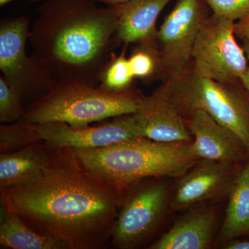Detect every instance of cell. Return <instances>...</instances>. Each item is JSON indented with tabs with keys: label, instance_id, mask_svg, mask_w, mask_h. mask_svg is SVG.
Listing matches in <instances>:
<instances>
[{
	"label": "cell",
	"instance_id": "7a4b0ae2",
	"mask_svg": "<svg viewBox=\"0 0 249 249\" xmlns=\"http://www.w3.org/2000/svg\"><path fill=\"white\" fill-rule=\"evenodd\" d=\"M117 19L112 6L94 0H45L31 26L32 55L56 78L97 87L114 49Z\"/></svg>",
	"mask_w": 249,
	"mask_h": 249
},
{
	"label": "cell",
	"instance_id": "6da1fadb",
	"mask_svg": "<svg viewBox=\"0 0 249 249\" xmlns=\"http://www.w3.org/2000/svg\"><path fill=\"white\" fill-rule=\"evenodd\" d=\"M48 148L42 177L0 191L1 206L68 249L109 248L124 186L88 169L73 149Z\"/></svg>",
	"mask_w": 249,
	"mask_h": 249
},
{
	"label": "cell",
	"instance_id": "30bf717a",
	"mask_svg": "<svg viewBox=\"0 0 249 249\" xmlns=\"http://www.w3.org/2000/svg\"><path fill=\"white\" fill-rule=\"evenodd\" d=\"M245 163L198 160L178 178L170 207L175 211L188 210L229 196Z\"/></svg>",
	"mask_w": 249,
	"mask_h": 249
},
{
	"label": "cell",
	"instance_id": "8992f818",
	"mask_svg": "<svg viewBox=\"0 0 249 249\" xmlns=\"http://www.w3.org/2000/svg\"><path fill=\"white\" fill-rule=\"evenodd\" d=\"M164 178H140L124 187L110 247L139 249L155 242L171 209L172 192Z\"/></svg>",
	"mask_w": 249,
	"mask_h": 249
},
{
	"label": "cell",
	"instance_id": "7c38bea8",
	"mask_svg": "<svg viewBox=\"0 0 249 249\" xmlns=\"http://www.w3.org/2000/svg\"><path fill=\"white\" fill-rule=\"evenodd\" d=\"M193 136L192 149L199 160L246 163L249 151L240 137L204 111L196 110L187 119Z\"/></svg>",
	"mask_w": 249,
	"mask_h": 249
},
{
	"label": "cell",
	"instance_id": "ac0fdd59",
	"mask_svg": "<svg viewBox=\"0 0 249 249\" xmlns=\"http://www.w3.org/2000/svg\"><path fill=\"white\" fill-rule=\"evenodd\" d=\"M225 217L219 232L222 242L249 236V160L241 170L229 196Z\"/></svg>",
	"mask_w": 249,
	"mask_h": 249
},
{
	"label": "cell",
	"instance_id": "8fae6325",
	"mask_svg": "<svg viewBox=\"0 0 249 249\" xmlns=\"http://www.w3.org/2000/svg\"><path fill=\"white\" fill-rule=\"evenodd\" d=\"M37 125L42 142L52 148L90 150L142 137L133 114L117 116L96 126L73 127L58 121Z\"/></svg>",
	"mask_w": 249,
	"mask_h": 249
},
{
	"label": "cell",
	"instance_id": "44dd1931",
	"mask_svg": "<svg viewBox=\"0 0 249 249\" xmlns=\"http://www.w3.org/2000/svg\"><path fill=\"white\" fill-rule=\"evenodd\" d=\"M131 70L136 78L150 84L158 78L160 59L155 45H134L128 57Z\"/></svg>",
	"mask_w": 249,
	"mask_h": 249
},
{
	"label": "cell",
	"instance_id": "ba28073f",
	"mask_svg": "<svg viewBox=\"0 0 249 249\" xmlns=\"http://www.w3.org/2000/svg\"><path fill=\"white\" fill-rule=\"evenodd\" d=\"M235 22L213 14L203 24L192 52V64L201 76L219 82L247 79L249 62L237 43Z\"/></svg>",
	"mask_w": 249,
	"mask_h": 249
},
{
	"label": "cell",
	"instance_id": "5b68a950",
	"mask_svg": "<svg viewBox=\"0 0 249 249\" xmlns=\"http://www.w3.org/2000/svg\"><path fill=\"white\" fill-rule=\"evenodd\" d=\"M161 85L183 119L204 111L235 132L249 151V92L242 80L210 79L199 75L191 62L183 73Z\"/></svg>",
	"mask_w": 249,
	"mask_h": 249
},
{
	"label": "cell",
	"instance_id": "603a6c76",
	"mask_svg": "<svg viewBox=\"0 0 249 249\" xmlns=\"http://www.w3.org/2000/svg\"><path fill=\"white\" fill-rule=\"evenodd\" d=\"M213 14L239 21L249 16V0H206Z\"/></svg>",
	"mask_w": 249,
	"mask_h": 249
},
{
	"label": "cell",
	"instance_id": "83f0119b",
	"mask_svg": "<svg viewBox=\"0 0 249 249\" xmlns=\"http://www.w3.org/2000/svg\"><path fill=\"white\" fill-rule=\"evenodd\" d=\"M15 1V0H0V6L3 7L5 5L9 4L11 1ZM29 1H32V2H36V1H40V0H28Z\"/></svg>",
	"mask_w": 249,
	"mask_h": 249
},
{
	"label": "cell",
	"instance_id": "cb8c5ba5",
	"mask_svg": "<svg viewBox=\"0 0 249 249\" xmlns=\"http://www.w3.org/2000/svg\"><path fill=\"white\" fill-rule=\"evenodd\" d=\"M235 34L242 42H249V16L235 22Z\"/></svg>",
	"mask_w": 249,
	"mask_h": 249
},
{
	"label": "cell",
	"instance_id": "3957f363",
	"mask_svg": "<svg viewBox=\"0 0 249 249\" xmlns=\"http://www.w3.org/2000/svg\"><path fill=\"white\" fill-rule=\"evenodd\" d=\"M73 150L93 173L124 186L150 177L180 178L199 160L193 153L192 142H160L145 137Z\"/></svg>",
	"mask_w": 249,
	"mask_h": 249
},
{
	"label": "cell",
	"instance_id": "4316f807",
	"mask_svg": "<svg viewBox=\"0 0 249 249\" xmlns=\"http://www.w3.org/2000/svg\"><path fill=\"white\" fill-rule=\"evenodd\" d=\"M98 4H103L106 6H114L117 5L124 4L129 0H94Z\"/></svg>",
	"mask_w": 249,
	"mask_h": 249
},
{
	"label": "cell",
	"instance_id": "d4e9b609",
	"mask_svg": "<svg viewBox=\"0 0 249 249\" xmlns=\"http://www.w3.org/2000/svg\"><path fill=\"white\" fill-rule=\"evenodd\" d=\"M225 249H249V240H239L238 239L226 242L223 245Z\"/></svg>",
	"mask_w": 249,
	"mask_h": 249
},
{
	"label": "cell",
	"instance_id": "e0dca14e",
	"mask_svg": "<svg viewBox=\"0 0 249 249\" xmlns=\"http://www.w3.org/2000/svg\"><path fill=\"white\" fill-rule=\"evenodd\" d=\"M0 245L12 249H68L62 241L36 231L16 213L1 206Z\"/></svg>",
	"mask_w": 249,
	"mask_h": 249
},
{
	"label": "cell",
	"instance_id": "484cf974",
	"mask_svg": "<svg viewBox=\"0 0 249 249\" xmlns=\"http://www.w3.org/2000/svg\"><path fill=\"white\" fill-rule=\"evenodd\" d=\"M242 47L245 50L246 55H247V59L249 62L248 73H247V79H246L244 85H245L246 88L248 90L249 92V41H244L242 42Z\"/></svg>",
	"mask_w": 249,
	"mask_h": 249
},
{
	"label": "cell",
	"instance_id": "9c48e42d",
	"mask_svg": "<svg viewBox=\"0 0 249 249\" xmlns=\"http://www.w3.org/2000/svg\"><path fill=\"white\" fill-rule=\"evenodd\" d=\"M206 0H178L167 15L157 35L156 47L160 59L157 80L162 83L186 70L198 34L209 18Z\"/></svg>",
	"mask_w": 249,
	"mask_h": 249
},
{
	"label": "cell",
	"instance_id": "52a82bcc",
	"mask_svg": "<svg viewBox=\"0 0 249 249\" xmlns=\"http://www.w3.org/2000/svg\"><path fill=\"white\" fill-rule=\"evenodd\" d=\"M30 29L27 15L0 21V70L27 106L43 97L58 80L38 59L28 55Z\"/></svg>",
	"mask_w": 249,
	"mask_h": 249
},
{
	"label": "cell",
	"instance_id": "4fadbf2b",
	"mask_svg": "<svg viewBox=\"0 0 249 249\" xmlns=\"http://www.w3.org/2000/svg\"><path fill=\"white\" fill-rule=\"evenodd\" d=\"M134 119L142 137L156 142H193L186 121L170 101L162 85L145 96Z\"/></svg>",
	"mask_w": 249,
	"mask_h": 249
},
{
	"label": "cell",
	"instance_id": "ffe728a7",
	"mask_svg": "<svg viewBox=\"0 0 249 249\" xmlns=\"http://www.w3.org/2000/svg\"><path fill=\"white\" fill-rule=\"evenodd\" d=\"M39 142L42 141L37 124L19 120L0 124V154L19 151Z\"/></svg>",
	"mask_w": 249,
	"mask_h": 249
},
{
	"label": "cell",
	"instance_id": "5bb4252c",
	"mask_svg": "<svg viewBox=\"0 0 249 249\" xmlns=\"http://www.w3.org/2000/svg\"><path fill=\"white\" fill-rule=\"evenodd\" d=\"M171 229L149 249H208L211 248L217 227L215 208L207 205L188 209Z\"/></svg>",
	"mask_w": 249,
	"mask_h": 249
},
{
	"label": "cell",
	"instance_id": "277c9868",
	"mask_svg": "<svg viewBox=\"0 0 249 249\" xmlns=\"http://www.w3.org/2000/svg\"><path fill=\"white\" fill-rule=\"evenodd\" d=\"M145 96L137 88L113 94L76 80L58 78L43 97L26 106L21 120L36 124L58 121L85 127L137 112Z\"/></svg>",
	"mask_w": 249,
	"mask_h": 249
},
{
	"label": "cell",
	"instance_id": "2e32d148",
	"mask_svg": "<svg viewBox=\"0 0 249 249\" xmlns=\"http://www.w3.org/2000/svg\"><path fill=\"white\" fill-rule=\"evenodd\" d=\"M48 156V147L43 142L12 153L0 154V191L37 181L43 174Z\"/></svg>",
	"mask_w": 249,
	"mask_h": 249
},
{
	"label": "cell",
	"instance_id": "9a60e30c",
	"mask_svg": "<svg viewBox=\"0 0 249 249\" xmlns=\"http://www.w3.org/2000/svg\"><path fill=\"white\" fill-rule=\"evenodd\" d=\"M172 0H129L112 6L117 19L118 45L156 46L157 20Z\"/></svg>",
	"mask_w": 249,
	"mask_h": 249
},
{
	"label": "cell",
	"instance_id": "7402d4cb",
	"mask_svg": "<svg viewBox=\"0 0 249 249\" xmlns=\"http://www.w3.org/2000/svg\"><path fill=\"white\" fill-rule=\"evenodd\" d=\"M26 110L22 96L0 77V121L1 124H12L21 120Z\"/></svg>",
	"mask_w": 249,
	"mask_h": 249
},
{
	"label": "cell",
	"instance_id": "d6986e66",
	"mask_svg": "<svg viewBox=\"0 0 249 249\" xmlns=\"http://www.w3.org/2000/svg\"><path fill=\"white\" fill-rule=\"evenodd\" d=\"M127 45H124L121 53L113 52L105 65L98 88L103 91L113 94L128 92L135 89L134 76L127 55Z\"/></svg>",
	"mask_w": 249,
	"mask_h": 249
}]
</instances>
